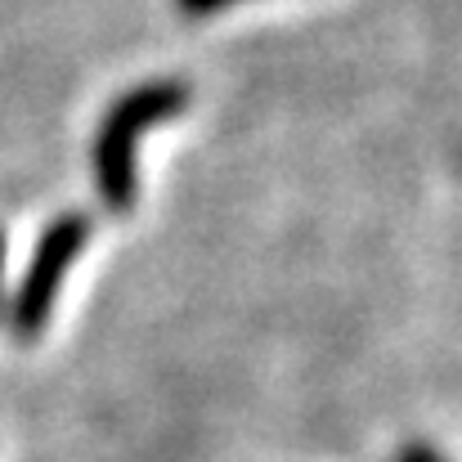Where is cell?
<instances>
[{
    "label": "cell",
    "instance_id": "6da1fadb",
    "mask_svg": "<svg viewBox=\"0 0 462 462\" xmlns=\"http://www.w3.org/2000/svg\"><path fill=\"white\" fill-rule=\"evenodd\" d=\"M189 108V86L184 81H144L126 95H117V104L104 113L95 144H90V166H95V189L104 198L108 211L126 216L140 198V175H135V153H140V135L171 122Z\"/></svg>",
    "mask_w": 462,
    "mask_h": 462
},
{
    "label": "cell",
    "instance_id": "7a4b0ae2",
    "mask_svg": "<svg viewBox=\"0 0 462 462\" xmlns=\"http://www.w3.org/2000/svg\"><path fill=\"white\" fill-rule=\"evenodd\" d=\"M90 229L95 225H90L86 211H63L59 220L45 225V234H41V243L32 252V265H27V274H23L14 301H9V319L5 323H9L14 341H36L45 332V323L54 314V301L63 292V279L77 265Z\"/></svg>",
    "mask_w": 462,
    "mask_h": 462
},
{
    "label": "cell",
    "instance_id": "3957f363",
    "mask_svg": "<svg viewBox=\"0 0 462 462\" xmlns=\"http://www.w3.org/2000/svg\"><path fill=\"white\" fill-rule=\"evenodd\" d=\"M395 462H449L440 449H431V445H422V440H413V445H404L400 454H395Z\"/></svg>",
    "mask_w": 462,
    "mask_h": 462
},
{
    "label": "cell",
    "instance_id": "277c9868",
    "mask_svg": "<svg viewBox=\"0 0 462 462\" xmlns=\"http://www.w3.org/2000/svg\"><path fill=\"white\" fill-rule=\"evenodd\" d=\"M225 5H238V0H180V9L193 14V18H198V14H216V9H225Z\"/></svg>",
    "mask_w": 462,
    "mask_h": 462
},
{
    "label": "cell",
    "instance_id": "5b68a950",
    "mask_svg": "<svg viewBox=\"0 0 462 462\" xmlns=\"http://www.w3.org/2000/svg\"><path fill=\"white\" fill-rule=\"evenodd\" d=\"M0 306H5V229H0Z\"/></svg>",
    "mask_w": 462,
    "mask_h": 462
}]
</instances>
